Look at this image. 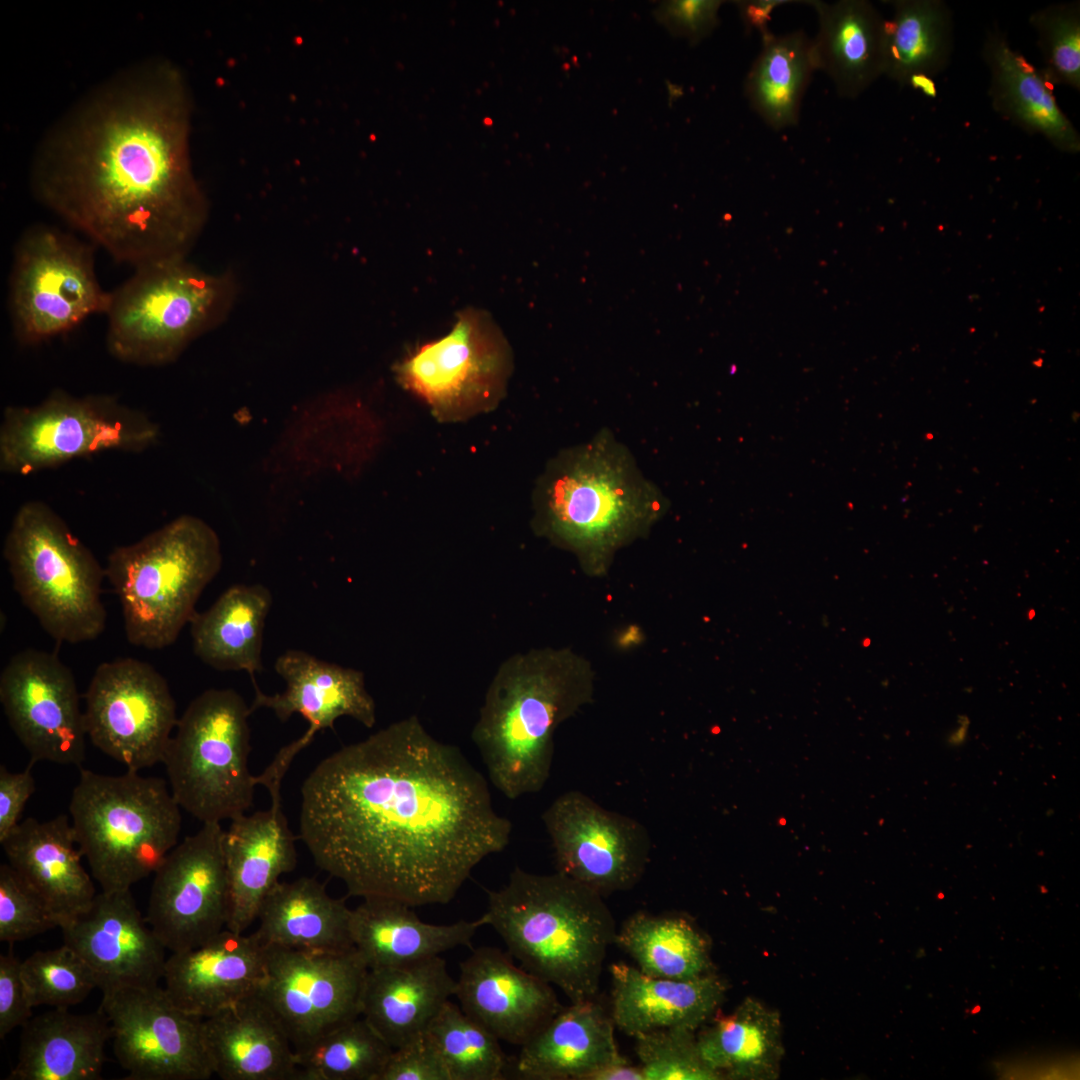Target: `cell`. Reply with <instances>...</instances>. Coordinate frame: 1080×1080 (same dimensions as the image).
<instances>
[{"mask_svg":"<svg viewBox=\"0 0 1080 1080\" xmlns=\"http://www.w3.org/2000/svg\"><path fill=\"white\" fill-rule=\"evenodd\" d=\"M94 245L36 224L20 236L9 276L8 305L17 341L37 345L106 313L110 291L95 271Z\"/></svg>","mask_w":1080,"mask_h":1080,"instance_id":"7c38bea8","label":"cell"},{"mask_svg":"<svg viewBox=\"0 0 1080 1080\" xmlns=\"http://www.w3.org/2000/svg\"><path fill=\"white\" fill-rule=\"evenodd\" d=\"M615 1024L595 999L571 1003L521 1046L515 1071L524 1079L585 1080L619 1061Z\"/></svg>","mask_w":1080,"mask_h":1080,"instance_id":"f546056e","label":"cell"},{"mask_svg":"<svg viewBox=\"0 0 1080 1080\" xmlns=\"http://www.w3.org/2000/svg\"><path fill=\"white\" fill-rule=\"evenodd\" d=\"M112 1037L100 1009L75 1014L52 1008L22 1027L18 1058L8 1080H97Z\"/></svg>","mask_w":1080,"mask_h":1080,"instance_id":"83f0119b","label":"cell"},{"mask_svg":"<svg viewBox=\"0 0 1080 1080\" xmlns=\"http://www.w3.org/2000/svg\"><path fill=\"white\" fill-rule=\"evenodd\" d=\"M379 1080H450L444 1062L425 1032L393 1049Z\"/></svg>","mask_w":1080,"mask_h":1080,"instance_id":"bcb514c9","label":"cell"},{"mask_svg":"<svg viewBox=\"0 0 1080 1080\" xmlns=\"http://www.w3.org/2000/svg\"><path fill=\"white\" fill-rule=\"evenodd\" d=\"M542 820L558 872L602 896L629 890L642 878L651 840L637 820L610 811L577 790L559 795Z\"/></svg>","mask_w":1080,"mask_h":1080,"instance_id":"ac0fdd59","label":"cell"},{"mask_svg":"<svg viewBox=\"0 0 1080 1080\" xmlns=\"http://www.w3.org/2000/svg\"><path fill=\"white\" fill-rule=\"evenodd\" d=\"M264 948L266 979L258 994L282 1024L295 1051L361 1016L368 967L355 949Z\"/></svg>","mask_w":1080,"mask_h":1080,"instance_id":"2e32d148","label":"cell"},{"mask_svg":"<svg viewBox=\"0 0 1080 1080\" xmlns=\"http://www.w3.org/2000/svg\"><path fill=\"white\" fill-rule=\"evenodd\" d=\"M454 996L497 1039L520 1047L563 1007L549 983L489 946L474 949L460 964Z\"/></svg>","mask_w":1080,"mask_h":1080,"instance_id":"7402d4cb","label":"cell"},{"mask_svg":"<svg viewBox=\"0 0 1080 1080\" xmlns=\"http://www.w3.org/2000/svg\"><path fill=\"white\" fill-rule=\"evenodd\" d=\"M60 929L64 944L96 974L101 991L156 985L163 977L166 949L139 911L131 890L101 891L87 910Z\"/></svg>","mask_w":1080,"mask_h":1080,"instance_id":"44dd1931","label":"cell"},{"mask_svg":"<svg viewBox=\"0 0 1080 1080\" xmlns=\"http://www.w3.org/2000/svg\"><path fill=\"white\" fill-rule=\"evenodd\" d=\"M426 1033L436 1046L450 1080H502L508 1059L499 1039L447 1001Z\"/></svg>","mask_w":1080,"mask_h":1080,"instance_id":"60d3db41","label":"cell"},{"mask_svg":"<svg viewBox=\"0 0 1080 1080\" xmlns=\"http://www.w3.org/2000/svg\"><path fill=\"white\" fill-rule=\"evenodd\" d=\"M789 1L780 0H760V1H739L737 6L739 7L740 14L743 21L748 27L754 26L762 32V35L767 33L766 22L770 19L772 10Z\"/></svg>","mask_w":1080,"mask_h":1080,"instance_id":"f907efd6","label":"cell"},{"mask_svg":"<svg viewBox=\"0 0 1080 1080\" xmlns=\"http://www.w3.org/2000/svg\"><path fill=\"white\" fill-rule=\"evenodd\" d=\"M697 1035L702 1058L724 1079L773 1080L784 1055L778 1011L747 997L729 1015L713 1016Z\"/></svg>","mask_w":1080,"mask_h":1080,"instance_id":"d590c367","label":"cell"},{"mask_svg":"<svg viewBox=\"0 0 1080 1080\" xmlns=\"http://www.w3.org/2000/svg\"><path fill=\"white\" fill-rule=\"evenodd\" d=\"M3 555L14 590L54 640L77 644L102 634L105 568L47 504L20 506Z\"/></svg>","mask_w":1080,"mask_h":1080,"instance_id":"9c48e42d","label":"cell"},{"mask_svg":"<svg viewBox=\"0 0 1080 1080\" xmlns=\"http://www.w3.org/2000/svg\"><path fill=\"white\" fill-rule=\"evenodd\" d=\"M762 49L745 81L752 109L775 130L797 124L801 100L816 70L812 39L803 31L762 35Z\"/></svg>","mask_w":1080,"mask_h":1080,"instance_id":"74e56055","label":"cell"},{"mask_svg":"<svg viewBox=\"0 0 1080 1080\" xmlns=\"http://www.w3.org/2000/svg\"><path fill=\"white\" fill-rule=\"evenodd\" d=\"M58 927L41 900L8 864L0 865V941L13 944Z\"/></svg>","mask_w":1080,"mask_h":1080,"instance_id":"f6af8a7d","label":"cell"},{"mask_svg":"<svg viewBox=\"0 0 1080 1080\" xmlns=\"http://www.w3.org/2000/svg\"><path fill=\"white\" fill-rule=\"evenodd\" d=\"M885 23L884 75L900 86L941 73L953 50V19L942 0H892Z\"/></svg>","mask_w":1080,"mask_h":1080,"instance_id":"8d00e7d4","label":"cell"},{"mask_svg":"<svg viewBox=\"0 0 1080 1080\" xmlns=\"http://www.w3.org/2000/svg\"><path fill=\"white\" fill-rule=\"evenodd\" d=\"M1029 24L1037 35L1045 79L1080 90V2L1050 4L1033 12Z\"/></svg>","mask_w":1080,"mask_h":1080,"instance_id":"7bdbcfd3","label":"cell"},{"mask_svg":"<svg viewBox=\"0 0 1080 1080\" xmlns=\"http://www.w3.org/2000/svg\"><path fill=\"white\" fill-rule=\"evenodd\" d=\"M221 565L217 533L192 515L116 547L105 573L121 604L127 640L149 650L173 644Z\"/></svg>","mask_w":1080,"mask_h":1080,"instance_id":"8992f818","label":"cell"},{"mask_svg":"<svg viewBox=\"0 0 1080 1080\" xmlns=\"http://www.w3.org/2000/svg\"><path fill=\"white\" fill-rule=\"evenodd\" d=\"M223 828L203 823L154 873L146 921L166 950L196 947L226 928L229 891Z\"/></svg>","mask_w":1080,"mask_h":1080,"instance_id":"e0dca14e","label":"cell"},{"mask_svg":"<svg viewBox=\"0 0 1080 1080\" xmlns=\"http://www.w3.org/2000/svg\"><path fill=\"white\" fill-rule=\"evenodd\" d=\"M8 864L41 900L60 928L89 908L96 891L82 865L71 821L64 814L27 818L0 842Z\"/></svg>","mask_w":1080,"mask_h":1080,"instance_id":"d4e9b609","label":"cell"},{"mask_svg":"<svg viewBox=\"0 0 1080 1080\" xmlns=\"http://www.w3.org/2000/svg\"><path fill=\"white\" fill-rule=\"evenodd\" d=\"M526 971L571 1003L595 999L616 925L603 896L560 873L515 868L480 917Z\"/></svg>","mask_w":1080,"mask_h":1080,"instance_id":"277c9868","label":"cell"},{"mask_svg":"<svg viewBox=\"0 0 1080 1080\" xmlns=\"http://www.w3.org/2000/svg\"><path fill=\"white\" fill-rule=\"evenodd\" d=\"M84 719L93 745L136 772L163 762L178 722L165 678L130 657L98 665L85 693Z\"/></svg>","mask_w":1080,"mask_h":1080,"instance_id":"5bb4252c","label":"cell"},{"mask_svg":"<svg viewBox=\"0 0 1080 1080\" xmlns=\"http://www.w3.org/2000/svg\"><path fill=\"white\" fill-rule=\"evenodd\" d=\"M101 1010L112 1030L113 1052L127 1080H206L213 1068L201 1018L187 1014L163 987L102 990Z\"/></svg>","mask_w":1080,"mask_h":1080,"instance_id":"9a60e30c","label":"cell"},{"mask_svg":"<svg viewBox=\"0 0 1080 1080\" xmlns=\"http://www.w3.org/2000/svg\"><path fill=\"white\" fill-rule=\"evenodd\" d=\"M33 763L21 772H10L0 766V842L19 824L28 799L35 791L31 773Z\"/></svg>","mask_w":1080,"mask_h":1080,"instance_id":"681fc988","label":"cell"},{"mask_svg":"<svg viewBox=\"0 0 1080 1080\" xmlns=\"http://www.w3.org/2000/svg\"><path fill=\"white\" fill-rule=\"evenodd\" d=\"M235 282L175 258L134 268L110 291L106 344L116 359L139 366L173 362L231 309Z\"/></svg>","mask_w":1080,"mask_h":1080,"instance_id":"ba28073f","label":"cell"},{"mask_svg":"<svg viewBox=\"0 0 1080 1080\" xmlns=\"http://www.w3.org/2000/svg\"><path fill=\"white\" fill-rule=\"evenodd\" d=\"M695 1030L673 1027L636 1036L635 1052L644 1080H720L702 1058Z\"/></svg>","mask_w":1080,"mask_h":1080,"instance_id":"ee69618b","label":"cell"},{"mask_svg":"<svg viewBox=\"0 0 1080 1080\" xmlns=\"http://www.w3.org/2000/svg\"><path fill=\"white\" fill-rule=\"evenodd\" d=\"M456 980L440 956L405 965L368 969L361 1016L392 1048L424 1034L455 995Z\"/></svg>","mask_w":1080,"mask_h":1080,"instance_id":"f1b7e54d","label":"cell"},{"mask_svg":"<svg viewBox=\"0 0 1080 1080\" xmlns=\"http://www.w3.org/2000/svg\"><path fill=\"white\" fill-rule=\"evenodd\" d=\"M809 3L819 24L812 39L816 70L841 97L855 99L884 75L886 19L866 0Z\"/></svg>","mask_w":1080,"mask_h":1080,"instance_id":"d6a6232c","label":"cell"},{"mask_svg":"<svg viewBox=\"0 0 1080 1080\" xmlns=\"http://www.w3.org/2000/svg\"><path fill=\"white\" fill-rule=\"evenodd\" d=\"M191 112L171 61L122 69L44 136L30 173L36 199L117 262L187 258L208 216L190 158Z\"/></svg>","mask_w":1080,"mask_h":1080,"instance_id":"7a4b0ae2","label":"cell"},{"mask_svg":"<svg viewBox=\"0 0 1080 1080\" xmlns=\"http://www.w3.org/2000/svg\"><path fill=\"white\" fill-rule=\"evenodd\" d=\"M511 831L483 775L415 715L331 753L301 787L299 838L363 899L447 904Z\"/></svg>","mask_w":1080,"mask_h":1080,"instance_id":"6da1fadb","label":"cell"},{"mask_svg":"<svg viewBox=\"0 0 1080 1080\" xmlns=\"http://www.w3.org/2000/svg\"><path fill=\"white\" fill-rule=\"evenodd\" d=\"M181 807L166 781L81 769L69 804L80 853L101 891L131 890L177 845Z\"/></svg>","mask_w":1080,"mask_h":1080,"instance_id":"52a82bcc","label":"cell"},{"mask_svg":"<svg viewBox=\"0 0 1080 1080\" xmlns=\"http://www.w3.org/2000/svg\"><path fill=\"white\" fill-rule=\"evenodd\" d=\"M615 943L649 976L686 980L712 972L708 941L681 916L637 912L617 930Z\"/></svg>","mask_w":1080,"mask_h":1080,"instance_id":"f35d334b","label":"cell"},{"mask_svg":"<svg viewBox=\"0 0 1080 1080\" xmlns=\"http://www.w3.org/2000/svg\"><path fill=\"white\" fill-rule=\"evenodd\" d=\"M721 4L716 0L666 1L658 6L654 14L672 35L697 44L718 25Z\"/></svg>","mask_w":1080,"mask_h":1080,"instance_id":"7dc6e473","label":"cell"},{"mask_svg":"<svg viewBox=\"0 0 1080 1080\" xmlns=\"http://www.w3.org/2000/svg\"><path fill=\"white\" fill-rule=\"evenodd\" d=\"M214 1074L223 1080H299L292 1043L259 996L202 1020Z\"/></svg>","mask_w":1080,"mask_h":1080,"instance_id":"484cf974","label":"cell"},{"mask_svg":"<svg viewBox=\"0 0 1080 1080\" xmlns=\"http://www.w3.org/2000/svg\"><path fill=\"white\" fill-rule=\"evenodd\" d=\"M981 54L990 75L988 95L994 111L1061 152L1079 153L1080 135L1058 105L1053 86L1011 47L998 27L987 31Z\"/></svg>","mask_w":1080,"mask_h":1080,"instance_id":"4dcf8cb0","label":"cell"},{"mask_svg":"<svg viewBox=\"0 0 1080 1080\" xmlns=\"http://www.w3.org/2000/svg\"><path fill=\"white\" fill-rule=\"evenodd\" d=\"M272 594L262 584H236L206 611L194 615L191 636L195 655L218 671H246L254 687L262 671L265 621Z\"/></svg>","mask_w":1080,"mask_h":1080,"instance_id":"e575fe53","label":"cell"},{"mask_svg":"<svg viewBox=\"0 0 1080 1080\" xmlns=\"http://www.w3.org/2000/svg\"><path fill=\"white\" fill-rule=\"evenodd\" d=\"M33 1005L21 973V962L10 950L0 956V1038L22 1028L32 1016Z\"/></svg>","mask_w":1080,"mask_h":1080,"instance_id":"c3c4849f","label":"cell"},{"mask_svg":"<svg viewBox=\"0 0 1080 1080\" xmlns=\"http://www.w3.org/2000/svg\"><path fill=\"white\" fill-rule=\"evenodd\" d=\"M251 713L235 690L211 688L178 719L162 763L181 809L202 823L233 820L253 803Z\"/></svg>","mask_w":1080,"mask_h":1080,"instance_id":"30bf717a","label":"cell"},{"mask_svg":"<svg viewBox=\"0 0 1080 1080\" xmlns=\"http://www.w3.org/2000/svg\"><path fill=\"white\" fill-rule=\"evenodd\" d=\"M0 702L31 763L84 762L87 733L76 680L56 654L25 649L13 655L0 675Z\"/></svg>","mask_w":1080,"mask_h":1080,"instance_id":"d6986e66","label":"cell"},{"mask_svg":"<svg viewBox=\"0 0 1080 1080\" xmlns=\"http://www.w3.org/2000/svg\"><path fill=\"white\" fill-rule=\"evenodd\" d=\"M295 840L281 797L271 798L267 810L231 820L223 835L229 891L227 929L245 933L256 922L264 899L279 878L296 867Z\"/></svg>","mask_w":1080,"mask_h":1080,"instance_id":"cb8c5ba5","label":"cell"},{"mask_svg":"<svg viewBox=\"0 0 1080 1080\" xmlns=\"http://www.w3.org/2000/svg\"><path fill=\"white\" fill-rule=\"evenodd\" d=\"M510 369L507 344L486 312L461 311L451 331L428 342L396 366L399 382L445 419L493 406Z\"/></svg>","mask_w":1080,"mask_h":1080,"instance_id":"4fadbf2b","label":"cell"},{"mask_svg":"<svg viewBox=\"0 0 1080 1080\" xmlns=\"http://www.w3.org/2000/svg\"><path fill=\"white\" fill-rule=\"evenodd\" d=\"M594 671L569 648L515 654L498 668L472 731L491 783L508 799L539 792L554 733L593 700Z\"/></svg>","mask_w":1080,"mask_h":1080,"instance_id":"3957f363","label":"cell"},{"mask_svg":"<svg viewBox=\"0 0 1080 1080\" xmlns=\"http://www.w3.org/2000/svg\"><path fill=\"white\" fill-rule=\"evenodd\" d=\"M21 973L33 1007L69 1009L99 988L92 968L64 943L31 954L21 962Z\"/></svg>","mask_w":1080,"mask_h":1080,"instance_id":"b9f144b4","label":"cell"},{"mask_svg":"<svg viewBox=\"0 0 1080 1080\" xmlns=\"http://www.w3.org/2000/svg\"><path fill=\"white\" fill-rule=\"evenodd\" d=\"M350 914L345 901L314 878L279 881L260 907L253 934L263 946L345 952L355 949Z\"/></svg>","mask_w":1080,"mask_h":1080,"instance_id":"836d02e7","label":"cell"},{"mask_svg":"<svg viewBox=\"0 0 1080 1080\" xmlns=\"http://www.w3.org/2000/svg\"><path fill=\"white\" fill-rule=\"evenodd\" d=\"M392 1051L359 1016L295 1051L299 1080H379Z\"/></svg>","mask_w":1080,"mask_h":1080,"instance_id":"ab89813d","label":"cell"},{"mask_svg":"<svg viewBox=\"0 0 1080 1080\" xmlns=\"http://www.w3.org/2000/svg\"><path fill=\"white\" fill-rule=\"evenodd\" d=\"M612 1012L615 1027L630 1037L654 1030H697L723 1003L727 984L713 972L676 980L649 976L636 966L614 963Z\"/></svg>","mask_w":1080,"mask_h":1080,"instance_id":"4316f807","label":"cell"},{"mask_svg":"<svg viewBox=\"0 0 1080 1080\" xmlns=\"http://www.w3.org/2000/svg\"><path fill=\"white\" fill-rule=\"evenodd\" d=\"M663 511L655 489L624 450L601 439L571 454L559 468L538 527L574 552L588 575L602 576L616 551L646 535Z\"/></svg>","mask_w":1080,"mask_h":1080,"instance_id":"5b68a950","label":"cell"},{"mask_svg":"<svg viewBox=\"0 0 1080 1080\" xmlns=\"http://www.w3.org/2000/svg\"><path fill=\"white\" fill-rule=\"evenodd\" d=\"M585 1080H644V1075L640 1065H633L624 1057L592 1072Z\"/></svg>","mask_w":1080,"mask_h":1080,"instance_id":"816d5d0a","label":"cell"},{"mask_svg":"<svg viewBox=\"0 0 1080 1080\" xmlns=\"http://www.w3.org/2000/svg\"><path fill=\"white\" fill-rule=\"evenodd\" d=\"M413 907L386 898H364L351 909L352 944L368 969L390 968L469 946L481 918L452 924L421 921Z\"/></svg>","mask_w":1080,"mask_h":1080,"instance_id":"1f68e13d","label":"cell"},{"mask_svg":"<svg viewBox=\"0 0 1080 1080\" xmlns=\"http://www.w3.org/2000/svg\"><path fill=\"white\" fill-rule=\"evenodd\" d=\"M159 436L156 422L113 396L54 390L38 405L5 408L0 469L29 475L101 451L141 452Z\"/></svg>","mask_w":1080,"mask_h":1080,"instance_id":"8fae6325","label":"cell"},{"mask_svg":"<svg viewBox=\"0 0 1080 1080\" xmlns=\"http://www.w3.org/2000/svg\"><path fill=\"white\" fill-rule=\"evenodd\" d=\"M285 681V690L267 695L254 687L251 712L267 708L286 722L298 713L308 722L307 731L281 748L258 776L257 783L268 791L281 789L282 780L296 754L308 746L317 732L334 729L335 721L348 716L371 728L376 723V705L366 689L364 674L353 668L321 660L302 650H287L274 665Z\"/></svg>","mask_w":1080,"mask_h":1080,"instance_id":"ffe728a7","label":"cell"},{"mask_svg":"<svg viewBox=\"0 0 1080 1080\" xmlns=\"http://www.w3.org/2000/svg\"><path fill=\"white\" fill-rule=\"evenodd\" d=\"M162 978L178 1008L204 1019L259 992L266 979L265 948L253 933L225 928L196 947L171 952Z\"/></svg>","mask_w":1080,"mask_h":1080,"instance_id":"603a6c76","label":"cell"}]
</instances>
